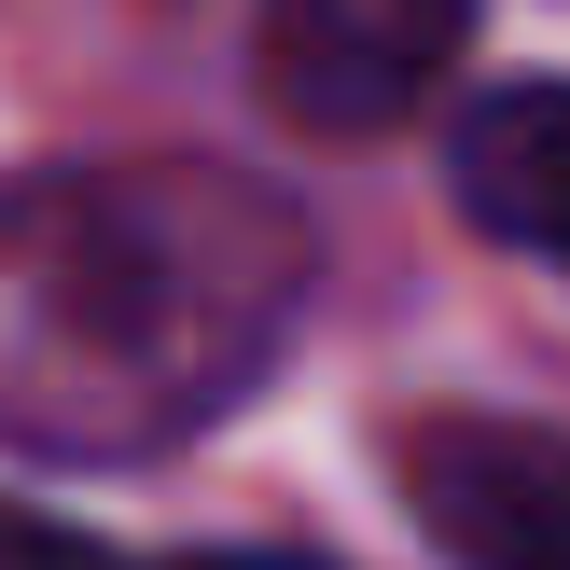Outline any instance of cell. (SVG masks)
<instances>
[{
  "instance_id": "cell-5",
  "label": "cell",
  "mask_w": 570,
  "mask_h": 570,
  "mask_svg": "<svg viewBox=\"0 0 570 570\" xmlns=\"http://www.w3.org/2000/svg\"><path fill=\"white\" fill-rule=\"evenodd\" d=\"M14 570H321V557H98L70 529H14Z\"/></svg>"
},
{
  "instance_id": "cell-2",
  "label": "cell",
  "mask_w": 570,
  "mask_h": 570,
  "mask_svg": "<svg viewBox=\"0 0 570 570\" xmlns=\"http://www.w3.org/2000/svg\"><path fill=\"white\" fill-rule=\"evenodd\" d=\"M473 0H265L250 14V83L306 139H376L460 70Z\"/></svg>"
},
{
  "instance_id": "cell-1",
  "label": "cell",
  "mask_w": 570,
  "mask_h": 570,
  "mask_svg": "<svg viewBox=\"0 0 570 570\" xmlns=\"http://www.w3.org/2000/svg\"><path fill=\"white\" fill-rule=\"evenodd\" d=\"M306 293V237L237 167H111L14 209V432L111 460L223 417Z\"/></svg>"
},
{
  "instance_id": "cell-3",
  "label": "cell",
  "mask_w": 570,
  "mask_h": 570,
  "mask_svg": "<svg viewBox=\"0 0 570 570\" xmlns=\"http://www.w3.org/2000/svg\"><path fill=\"white\" fill-rule=\"evenodd\" d=\"M390 488L460 570H570V432L529 417H404Z\"/></svg>"
},
{
  "instance_id": "cell-4",
  "label": "cell",
  "mask_w": 570,
  "mask_h": 570,
  "mask_svg": "<svg viewBox=\"0 0 570 570\" xmlns=\"http://www.w3.org/2000/svg\"><path fill=\"white\" fill-rule=\"evenodd\" d=\"M445 167H460V209L488 223L501 250L570 278V83H488V98L445 126Z\"/></svg>"
}]
</instances>
